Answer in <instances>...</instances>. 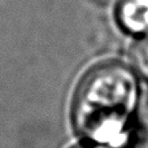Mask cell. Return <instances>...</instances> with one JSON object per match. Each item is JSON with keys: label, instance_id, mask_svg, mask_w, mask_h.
<instances>
[{"label": "cell", "instance_id": "cell-2", "mask_svg": "<svg viewBox=\"0 0 148 148\" xmlns=\"http://www.w3.org/2000/svg\"><path fill=\"white\" fill-rule=\"evenodd\" d=\"M116 17L127 33L148 34V0H120Z\"/></svg>", "mask_w": 148, "mask_h": 148}, {"label": "cell", "instance_id": "cell-3", "mask_svg": "<svg viewBox=\"0 0 148 148\" xmlns=\"http://www.w3.org/2000/svg\"><path fill=\"white\" fill-rule=\"evenodd\" d=\"M131 61L135 72L148 82V34H144L131 49Z\"/></svg>", "mask_w": 148, "mask_h": 148}, {"label": "cell", "instance_id": "cell-4", "mask_svg": "<svg viewBox=\"0 0 148 148\" xmlns=\"http://www.w3.org/2000/svg\"><path fill=\"white\" fill-rule=\"evenodd\" d=\"M73 148H99V147L91 146V144H84V146H77V147H73Z\"/></svg>", "mask_w": 148, "mask_h": 148}, {"label": "cell", "instance_id": "cell-1", "mask_svg": "<svg viewBox=\"0 0 148 148\" xmlns=\"http://www.w3.org/2000/svg\"><path fill=\"white\" fill-rule=\"evenodd\" d=\"M140 87L117 61L95 65L81 79L72 107L77 133L99 148H127L135 136Z\"/></svg>", "mask_w": 148, "mask_h": 148}]
</instances>
